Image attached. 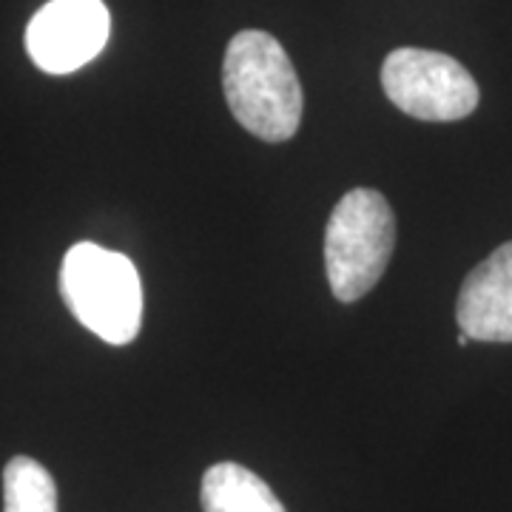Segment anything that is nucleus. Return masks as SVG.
<instances>
[{"instance_id": "f257e3e1", "label": "nucleus", "mask_w": 512, "mask_h": 512, "mask_svg": "<svg viewBox=\"0 0 512 512\" xmlns=\"http://www.w3.org/2000/svg\"><path fill=\"white\" fill-rule=\"evenodd\" d=\"M222 92L245 131L265 143H285L302 123V86L282 43L245 29L231 37L222 63Z\"/></svg>"}, {"instance_id": "f03ea898", "label": "nucleus", "mask_w": 512, "mask_h": 512, "mask_svg": "<svg viewBox=\"0 0 512 512\" xmlns=\"http://www.w3.org/2000/svg\"><path fill=\"white\" fill-rule=\"evenodd\" d=\"M60 293L74 319L109 345H128L143 328V282L126 254L77 242L63 256Z\"/></svg>"}, {"instance_id": "7ed1b4c3", "label": "nucleus", "mask_w": 512, "mask_h": 512, "mask_svg": "<svg viewBox=\"0 0 512 512\" xmlns=\"http://www.w3.org/2000/svg\"><path fill=\"white\" fill-rule=\"evenodd\" d=\"M396 245L390 202L373 188H353L336 202L325 231V268L333 296L356 302L382 279Z\"/></svg>"}, {"instance_id": "20e7f679", "label": "nucleus", "mask_w": 512, "mask_h": 512, "mask_svg": "<svg viewBox=\"0 0 512 512\" xmlns=\"http://www.w3.org/2000/svg\"><path fill=\"white\" fill-rule=\"evenodd\" d=\"M382 89L393 106L427 123H453L478 106V86L456 57L404 46L382 66Z\"/></svg>"}, {"instance_id": "39448f33", "label": "nucleus", "mask_w": 512, "mask_h": 512, "mask_svg": "<svg viewBox=\"0 0 512 512\" xmlns=\"http://www.w3.org/2000/svg\"><path fill=\"white\" fill-rule=\"evenodd\" d=\"M111 18L103 0H52L26 26V49L37 69L69 74L109 43Z\"/></svg>"}, {"instance_id": "423d86ee", "label": "nucleus", "mask_w": 512, "mask_h": 512, "mask_svg": "<svg viewBox=\"0 0 512 512\" xmlns=\"http://www.w3.org/2000/svg\"><path fill=\"white\" fill-rule=\"evenodd\" d=\"M456 319L478 342H512V242L495 248L464 279Z\"/></svg>"}, {"instance_id": "0eeeda50", "label": "nucleus", "mask_w": 512, "mask_h": 512, "mask_svg": "<svg viewBox=\"0 0 512 512\" xmlns=\"http://www.w3.org/2000/svg\"><path fill=\"white\" fill-rule=\"evenodd\" d=\"M200 498L205 512H288L262 478L234 461L205 470Z\"/></svg>"}, {"instance_id": "6e6552de", "label": "nucleus", "mask_w": 512, "mask_h": 512, "mask_svg": "<svg viewBox=\"0 0 512 512\" xmlns=\"http://www.w3.org/2000/svg\"><path fill=\"white\" fill-rule=\"evenodd\" d=\"M3 512H57L52 473L29 456H15L3 470Z\"/></svg>"}, {"instance_id": "1a4fd4ad", "label": "nucleus", "mask_w": 512, "mask_h": 512, "mask_svg": "<svg viewBox=\"0 0 512 512\" xmlns=\"http://www.w3.org/2000/svg\"><path fill=\"white\" fill-rule=\"evenodd\" d=\"M470 342H473V339H470V336H467V333H461V336H458V345H461V348H467V345H470Z\"/></svg>"}]
</instances>
